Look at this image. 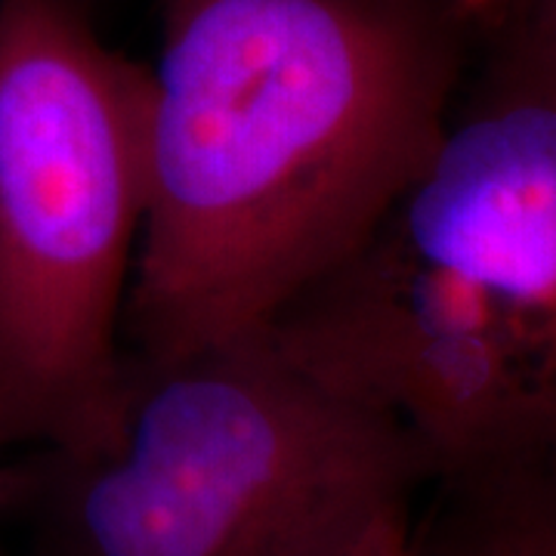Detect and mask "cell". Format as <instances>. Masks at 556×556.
Listing matches in <instances>:
<instances>
[{
    "instance_id": "cell-1",
    "label": "cell",
    "mask_w": 556,
    "mask_h": 556,
    "mask_svg": "<svg viewBox=\"0 0 556 556\" xmlns=\"http://www.w3.org/2000/svg\"><path fill=\"white\" fill-rule=\"evenodd\" d=\"M127 356L266 331L433 155L455 0H155Z\"/></svg>"
},
{
    "instance_id": "cell-2",
    "label": "cell",
    "mask_w": 556,
    "mask_h": 556,
    "mask_svg": "<svg viewBox=\"0 0 556 556\" xmlns=\"http://www.w3.org/2000/svg\"><path fill=\"white\" fill-rule=\"evenodd\" d=\"M393 207L269 334L433 479L556 457V60L510 22Z\"/></svg>"
},
{
    "instance_id": "cell-3",
    "label": "cell",
    "mask_w": 556,
    "mask_h": 556,
    "mask_svg": "<svg viewBox=\"0 0 556 556\" xmlns=\"http://www.w3.org/2000/svg\"><path fill=\"white\" fill-rule=\"evenodd\" d=\"M430 482L396 417L257 331L127 356L109 427L3 467L0 514L35 556H340Z\"/></svg>"
},
{
    "instance_id": "cell-4",
    "label": "cell",
    "mask_w": 556,
    "mask_h": 556,
    "mask_svg": "<svg viewBox=\"0 0 556 556\" xmlns=\"http://www.w3.org/2000/svg\"><path fill=\"white\" fill-rule=\"evenodd\" d=\"M149 65L80 0H0V452L90 445L124 378Z\"/></svg>"
},
{
    "instance_id": "cell-5",
    "label": "cell",
    "mask_w": 556,
    "mask_h": 556,
    "mask_svg": "<svg viewBox=\"0 0 556 556\" xmlns=\"http://www.w3.org/2000/svg\"><path fill=\"white\" fill-rule=\"evenodd\" d=\"M437 510L415 526L430 556H556V457L433 479Z\"/></svg>"
},
{
    "instance_id": "cell-6",
    "label": "cell",
    "mask_w": 556,
    "mask_h": 556,
    "mask_svg": "<svg viewBox=\"0 0 556 556\" xmlns=\"http://www.w3.org/2000/svg\"><path fill=\"white\" fill-rule=\"evenodd\" d=\"M340 556H430L415 535L412 510H396L378 519L365 535L353 541Z\"/></svg>"
},
{
    "instance_id": "cell-7",
    "label": "cell",
    "mask_w": 556,
    "mask_h": 556,
    "mask_svg": "<svg viewBox=\"0 0 556 556\" xmlns=\"http://www.w3.org/2000/svg\"><path fill=\"white\" fill-rule=\"evenodd\" d=\"M495 22H510L556 60V0H507Z\"/></svg>"
},
{
    "instance_id": "cell-8",
    "label": "cell",
    "mask_w": 556,
    "mask_h": 556,
    "mask_svg": "<svg viewBox=\"0 0 556 556\" xmlns=\"http://www.w3.org/2000/svg\"><path fill=\"white\" fill-rule=\"evenodd\" d=\"M504 7H507V0H455L457 16L467 22L470 28L495 22Z\"/></svg>"
},
{
    "instance_id": "cell-9",
    "label": "cell",
    "mask_w": 556,
    "mask_h": 556,
    "mask_svg": "<svg viewBox=\"0 0 556 556\" xmlns=\"http://www.w3.org/2000/svg\"><path fill=\"white\" fill-rule=\"evenodd\" d=\"M0 495H3V467H0Z\"/></svg>"
}]
</instances>
